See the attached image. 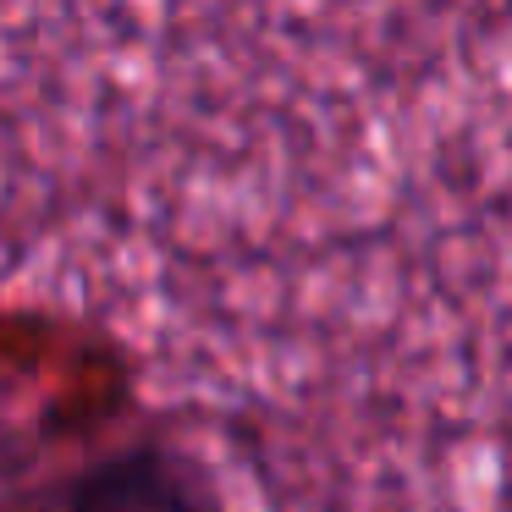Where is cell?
<instances>
[{
  "instance_id": "6da1fadb",
  "label": "cell",
  "mask_w": 512,
  "mask_h": 512,
  "mask_svg": "<svg viewBox=\"0 0 512 512\" xmlns=\"http://www.w3.org/2000/svg\"><path fill=\"white\" fill-rule=\"evenodd\" d=\"M39 512H232L226 485L182 441H122L45 490Z\"/></svg>"
}]
</instances>
